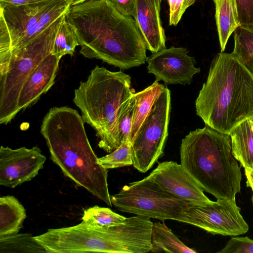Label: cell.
I'll return each instance as SVG.
<instances>
[{
  "label": "cell",
  "instance_id": "33",
  "mask_svg": "<svg viewBox=\"0 0 253 253\" xmlns=\"http://www.w3.org/2000/svg\"><path fill=\"white\" fill-rule=\"evenodd\" d=\"M67 0L69 2L70 6H72L74 5L83 3V2L86 1L96 0Z\"/></svg>",
  "mask_w": 253,
  "mask_h": 253
},
{
  "label": "cell",
  "instance_id": "23",
  "mask_svg": "<svg viewBox=\"0 0 253 253\" xmlns=\"http://www.w3.org/2000/svg\"><path fill=\"white\" fill-rule=\"evenodd\" d=\"M47 253L46 249L29 233L0 237V253Z\"/></svg>",
  "mask_w": 253,
  "mask_h": 253
},
{
  "label": "cell",
  "instance_id": "2",
  "mask_svg": "<svg viewBox=\"0 0 253 253\" xmlns=\"http://www.w3.org/2000/svg\"><path fill=\"white\" fill-rule=\"evenodd\" d=\"M78 111L67 106L51 108L44 116L41 133L50 159L78 186L112 206L107 182L108 169L102 167L85 132Z\"/></svg>",
  "mask_w": 253,
  "mask_h": 253
},
{
  "label": "cell",
  "instance_id": "31",
  "mask_svg": "<svg viewBox=\"0 0 253 253\" xmlns=\"http://www.w3.org/2000/svg\"><path fill=\"white\" fill-rule=\"evenodd\" d=\"M48 0H0V8L6 6H19L37 3Z\"/></svg>",
  "mask_w": 253,
  "mask_h": 253
},
{
  "label": "cell",
  "instance_id": "3",
  "mask_svg": "<svg viewBox=\"0 0 253 253\" xmlns=\"http://www.w3.org/2000/svg\"><path fill=\"white\" fill-rule=\"evenodd\" d=\"M196 114L226 134L253 118V75L232 53H218L196 100Z\"/></svg>",
  "mask_w": 253,
  "mask_h": 253
},
{
  "label": "cell",
  "instance_id": "27",
  "mask_svg": "<svg viewBox=\"0 0 253 253\" xmlns=\"http://www.w3.org/2000/svg\"><path fill=\"white\" fill-rule=\"evenodd\" d=\"M218 253H253V240L247 236L232 237Z\"/></svg>",
  "mask_w": 253,
  "mask_h": 253
},
{
  "label": "cell",
  "instance_id": "5",
  "mask_svg": "<svg viewBox=\"0 0 253 253\" xmlns=\"http://www.w3.org/2000/svg\"><path fill=\"white\" fill-rule=\"evenodd\" d=\"M130 85L128 75L97 65L75 90L73 101L99 139L112 127L122 103L134 94Z\"/></svg>",
  "mask_w": 253,
  "mask_h": 253
},
{
  "label": "cell",
  "instance_id": "17",
  "mask_svg": "<svg viewBox=\"0 0 253 253\" xmlns=\"http://www.w3.org/2000/svg\"><path fill=\"white\" fill-rule=\"evenodd\" d=\"M165 87L163 84L156 80L142 91L134 93L135 105L129 137L130 143L136 136Z\"/></svg>",
  "mask_w": 253,
  "mask_h": 253
},
{
  "label": "cell",
  "instance_id": "26",
  "mask_svg": "<svg viewBox=\"0 0 253 253\" xmlns=\"http://www.w3.org/2000/svg\"><path fill=\"white\" fill-rule=\"evenodd\" d=\"M99 164L106 169L133 165L131 143L122 142L116 150L109 154L98 158Z\"/></svg>",
  "mask_w": 253,
  "mask_h": 253
},
{
  "label": "cell",
  "instance_id": "1",
  "mask_svg": "<svg viewBox=\"0 0 253 253\" xmlns=\"http://www.w3.org/2000/svg\"><path fill=\"white\" fill-rule=\"evenodd\" d=\"M66 19L75 29L84 57L122 69L147 61L146 46L135 20L118 12L111 0L70 6Z\"/></svg>",
  "mask_w": 253,
  "mask_h": 253
},
{
  "label": "cell",
  "instance_id": "22",
  "mask_svg": "<svg viewBox=\"0 0 253 253\" xmlns=\"http://www.w3.org/2000/svg\"><path fill=\"white\" fill-rule=\"evenodd\" d=\"M232 52L253 75V27L239 26L234 31Z\"/></svg>",
  "mask_w": 253,
  "mask_h": 253
},
{
  "label": "cell",
  "instance_id": "4",
  "mask_svg": "<svg viewBox=\"0 0 253 253\" xmlns=\"http://www.w3.org/2000/svg\"><path fill=\"white\" fill-rule=\"evenodd\" d=\"M180 164L204 191L217 199H235L242 173L229 134L208 126L190 131L181 141Z\"/></svg>",
  "mask_w": 253,
  "mask_h": 253
},
{
  "label": "cell",
  "instance_id": "9",
  "mask_svg": "<svg viewBox=\"0 0 253 253\" xmlns=\"http://www.w3.org/2000/svg\"><path fill=\"white\" fill-rule=\"evenodd\" d=\"M170 92L165 87L131 142L133 166L145 173L164 153L168 136Z\"/></svg>",
  "mask_w": 253,
  "mask_h": 253
},
{
  "label": "cell",
  "instance_id": "11",
  "mask_svg": "<svg viewBox=\"0 0 253 253\" xmlns=\"http://www.w3.org/2000/svg\"><path fill=\"white\" fill-rule=\"evenodd\" d=\"M46 157L40 148L23 146L0 148V185L14 188L36 177L43 168Z\"/></svg>",
  "mask_w": 253,
  "mask_h": 253
},
{
  "label": "cell",
  "instance_id": "32",
  "mask_svg": "<svg viewBox=\"0 0 253 253\" xmlns=\"http://www.w3.org/2000/svg\"><path fill=\"white\" fill-rule=\"evenodd\" d=\"M245 174L247 177V184L253 186V170L245 169Z\"/></svg>",
  "mask_w": 253,
  "mask_h": 253
},
{
  "label": "cell",
  "instance_id": "20",
  "mask_svg": "<svg viewBox=\"0 0 253 253\" xmlns=\"http://www.w3.org/2000/svg\"><path fill=\"white\" fill-rule=\"evenodd\" d=\"M213 0L221 51L223 52L230 36L240 26V24L235 0Z\"/></svg>",
  "mask_w": 253,
  "mask_h": 253
},
{
  "label": "cell",
  "instance_id": "30",
  "mask_svg": "<svg viewBox=\"0 0 253 253\" xmlns=\"http://www.w3.org/2000/svg\"><path fill=\"white\" fill-rule=\"evenodd\" d=\"M116 9L121 14L134 17L136 0H111Z\"/></svg>",
  "mask_w": 253,
  "mask_h": 253
},
{
  "label": "cell",
  "instance_id": "6",
  "mask_svg": "<svg viewBox=\"0 0 253 253\" xmlns=\"http://www.w3.org/2000/svg\"><path fill=\"white\" fill-rule=\"evenodd\" d=\"M66 14L24 46L0 59V124L10 123L19 113L22 88L42 60L52 53L55 39Z\"/></svg>",
  "mask_w": 253,
  "mask_h": 253
},
{
  "label": "cell",
  "instance_id": "15",
  "mask_svg": "<svg viewBox=\"0 0 253 253\" xmlns=\"http://www.w3.org/2000/svg\"><path fill=\"white\" fill-rule=\"evenodd\" d=\"M61 58L51 53L30 76L20 92L19 112L35 104L53 86Z\"/></svg>",
  "mask_w": 253,
  "mask_h": 253
},
{
  "label": "cell",
  "instance_id": "14",
  "mask_svg": "<svg viewBox=\"0 0 253 253\" xmlns=\"http://www.w3.org/2000/svg\"><path fill=\"white\" fill-rule=\"evenodd\" d=\"M162 0H136L134 19L146 48L155 53L166 48V36L160 17Z\"/></svg>",
  "mask_w": 253,
  "mask_h": 253
},
{
  "label": "cell",
  "instance_id": "18",
  "mask_svg": "<svg viewBox=\"0 0 253 253\" xmlns=\"http://www.w3.org/2000/svg\"><path fill=\"white\" fill-rule=\"evenodd\" d=\"M26 210L13 196L0 198V237L18 233L26 218Z\"/></svg>",
  "mask_w": 253,
  "mask_h": 253
},
{
  "label": "cell",
  "instance_id": "7",
  "mask_svg": "<svg viewBox=\"0 0 253 253\" xmlns=\"http://www.w3.org/2000/svg\"><path fill=\"white\" fill-rule=\"evenodd\" d=\"M70 6L67 0H48L0 8V59L40 35Z\"/></svg>",
  "mask_w": 253,
  "mask_h": 253
},
{
  "label": "cell",
  "instance_id": "13",
  "mask_svg": "<svg viewBox=\"0 0 253 253\" xmlns=\"http://www.w3.org/2000/svg\"><path fill=\"white\" fill-rule=\"evenodd\" d=\"M149 176L164 190L191 204L200 205L211 201L181 164L176 162L159 163Z\"/></svg>",
  "mask_w": 253,
  "mask_h": 253
},
{
  "label": "cell",
  "instance_id": "34",
  "mask_svg": "<svg viewBox=\"0 0 253 253\" xmlns=\"http://www.w3.org/2000/svg\"><path fill=\"white\" fill-rule=\"evenodd\" d=\"M249 122H250V123L251 125L252 129L253 131V118H252L249 119Z\"/></svg>",
  "mask_w": 253,
  "mask_h": 253
},
{
  "label": "cell",
  "instance_id": "24",
  "mask_svg": "<svg viewBox=\"0 0 253 253\" xmlns=\"http://www.w3.org/2000/svg\"><path fill=\"white\" fill-rule=\"evenodd\" d=\"M79 43L75 29L66 20L65 16L55 39L52 54L60 58L67 54L73 55Z\"/></svg>",
  "mask_w": 253,
  "mask_h": 253
},
{
  "label": "cell",
  "instance_id": "19",
  "mask_svg": "<svg viewBox=\"0 0 253 253\" xmlns=\"http://www.w3.org/2000/svg\"><path fill=\"white\" fill-rule=\"evenodd\" d=\"M229 134L235 158L245 169L253 170V131L249 120L241 123Z\"/></svg>",
  "mask_w": 253,
  "mask_h": 253
},
{
  "label": "cell",
  "instance_id": "28",
  "mask_svg": "<svg viewBox=\"0 0 253 253\" xmlns=\"http://www.w3.org/2000/svg\"><path fill=\"white\" fill-rule=\"evenodd\" d=\"M240 26L253 27V0H235Z\"/></svg>",
  "mask_w": 253,
  "mask_h": 253
},
{
  "label": "cell",
  "instance_id": "16",
  "mask_svg": "<svg viewBox=\"0 0 253 253\" xmlns=\"http://www.w3.org/2000/svg\"><path fill=\"white\" fill-rule=\"evenodd\" d=\"M134 105L133 94L119 107L112 127L99 141L100 148L110 153L129 140Z\"/></svg>",
  "mask_w": 253,
  "mask_h": 253
},
{
  "label": "cell",
  "instance_id": "8",
  "mask_svg": "<svg viewBox=\"0 0 253 253\" xmlns=\"http://www.w3.org/2000/svg\"><path fill=\"white\" fill-rule=\"evenodd\" d=\"M118 211L143 215L164 221H178L182 212L191 204L162 189L149 175L126 185L111 196Z\"/></svg>",
  "mask_w": 253,
  "mask_h": 253
},
{
  "label": "cell",
  "instance_id": "29",
  "mask_svg": "<svg viewBox=\"0 0 253 253\" xmlns=\"http://www.w3.org/2000/svg\"><path fill=\"white\" fill-rule=\"evenodd\" d=\"M196 0H168L169 7V24L176 26L185 10Z\"/></svg>",
  "mask_w": 253,
  "mask_h": 253
},
{
  "label": "cell",
  "instance_id": "25",
  "mask_svg": "<svg viewBox=\"0 0 253 253\" xmlns=\"http://www.w3.org/2000/svg\"><path fill=\"white\" fill-rule=\"evenodd\" d=\"M126 217L110 209L94 206L84 211L82 221L100 227H112L123 223Z\"/></svg>",
  "mask_w": 253,
  "mask_h": 253
},
{
  "label": "cell",
  "instance_id": "21",
  "mask_svg": "<svg viewBox=\"0 0 253 253\" xmlns=\"http://www.w3.org/2000/svg\"><path fill=\"white\" fill-rule=\"evenodd\" d=\"M151 249L153 253H196L184 244L165 223H153L151 232Z\"/></svg>",
  "mask_w": 253,
  "mask_h": 253
},
{
  "label": "cell",
  "instance_id": "35",
  "mask_svg": "<svg viewBox=\"0 0 253 253\" xmlns=\"http://www.w3.org/2000/svg\"><path fill=\"white\" fill-rule=\"evenodd\" d=\"M248 187H250L252 190V191H253V186L251 185H247Z\"/></svg>",
  "mask_w": 253,
  "mask_h": 253
},
{
  "label": "cell",
  "instance_id": "10",
  "mask_svg": "<svg viewBox=\"0 0 253 253\" xmlns=\"http://www.w3.org/2000/svg\"><path fill=\"white\" fill-rule=\"evenodd\" d=\"M240 211L235 199H217L200 205L190 204L182 212L178 221L213 234L235 236L249 230Z\"/></svg>",
  "mask_w": 253,
  "mask_h": 253
},
{
  "label": "cell",
  "instance_id": "12",
  "mask_svg": "<svg viewBox=\"0 0 253 253\" xmlns=\"http://www.w3.org/2000/svg\"><path fill=\"white\" fill-rule=\"evenodd\" d=\"M188 52L184 47H171L153 53L147 58L148 72L166 84H189L200 69L195 66V59Z\"/></svg>",
  "mask_w": 253,
  "mask_h": 253
}]
</instances>
